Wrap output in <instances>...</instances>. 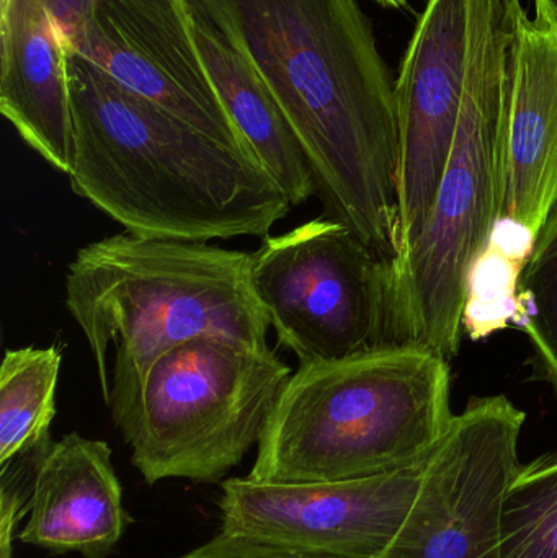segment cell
I'll return each instance as SVG.
<instances>
[{
	"mask_svg": "<svg viewBox=\"0 0 557 558\" xmlns=\"http://www.w3.org/2000/svg\"><path fill=\"white\" fill-rule=\"evenodd\" d=\"M520 0H468L463 101L453 147L421 232L395 267L399 344L453 360L468 279L504 215L502 146Z\"/></svg>",
	"mask_w": 557,
	"mask_h": 558,
	"instance_id": "cell-5",
	"label": "cell"
},
{
	"mask_svg": "<svg viewBox=\"0 0 557 558\" xmlns=\"http://www.w3.org/2000/svg\"><path fill=\"white\" fill-rule=\"evenodd\" d=\"M41 2L43 5L48 9V12L51 13L52 19H55V16L59 15V13H61L62 10L72 2V0H41Z\"/></svg>",
	"mask_w": 557,
	"mask_h": 558,
	"instance_id": "cell-23",
	"label": "cell"
},
{
	"mask_svg": "<svg viewBox=\"0 0 557 558\" xmlns=\"http://www.w3.org/2000/svg\"><path fill=\"white\" fill-rule=\"evenodd\" d=\"M500 558H557V451L517 469L500 511Z\"/></svg>",
	"mask_w": 557,
	"mask_h": 558,
	"instance_id": "cell-18",
	"label": "cell"
},
{
	"mask_svg": "<svg viewBox=\"0 0 557 558\" xmlns=\"http://www.w3.org/2000/svg\"><path fill=\"white\" fill-rule=\"evenodd\" d=\"M504 215L535 232L557 206V23L517 19L502 146Z\"/></svg>",
	"mask_w": 557,
	"mask_h": 558,
	"instance_id": "cell-12",
	"label": "cell"
},
{
	"mask_svg": "<svg viewBox=\"0 0 557 558\" xmlns=\"http://www.w3.org/2000/svg\"><path fill=\"white\" fill-rule=\"evenodd\" d=\"M130 523L110 446L69 433L43 458L19 539L49 553L105 558Z\"/></svg>",
	"mask_w": 557,
	"mask_h": 558,
	"instance_id": "cell-13",
	"label": "cell"
},
{
	"mask_svg": "<svg viewBox=\"0 0 557 558\" xmlns=\"http://www.w3.org/2000/svg\"><path fill=\"white\" fill-rule=\"evenodd\" d=\"M0 111L49 166L69 175L74 120L68 61L41 0H0Z\"/></svg>",
	"mask_w": 557,
	"mask_h": 558,
	"instance_id": "cell-14",
	"label": "cell"
},
{
	"mask_svg": "<svg viewBox=\"0 0 557 558\" xmlns=\"http://www.w3.org/2000/svg\"><path fill=\"white\" fill-rule=\"evenodd\" d=\"M468 0H428L395 84L399 258L421 232L444 177L463 101Z\"/></svg>",
	"mask_w": 557,
	"mask_h": 558,
	"instance_id": "cell-11",
	"label": "cell"
},
{
	"mask_svg": "<svg viewBox=\"0 0 557 558\" xmlns=\"http://www.w3.org/2000/svg\"><path fill=\"white\" fill-rule=\"evenodd\" d=\"M523 423L506 396L471 400L455 415L382 558H500V511L520 468Z\"/></svg>",
	"mask_w": 557,
	"mask_h": 558,
	"instance_id": "cell-8",
	"label": "cell"
},
{
	"mask_svg": "<svg viewBox=\"0 0 557 558\" xmlns=\"http://www.w3.org/2000/svg\"><path fill=\"white\" fill-rule=\"evenodd\" d=\"M179 558H339L304 549L294 544L254 536V534L222 531L208 543Z\"/></svg>",
	"mask_w": 557,
	"mask_h": 558,
	"instance_id": "cell-21",
	"label": "cell"
},
{
	"mask_svg": "<svg viewBox=\"0 0 557 558\" xmlns=\"http://www.w3.org/2000/svg\"><path fill=\"white\" fill-rule=\"evenodd\" d=\"M59 35L121 87L254 157L213 85L186 0H84Z\"/></svg>",
	"mask_w": 557,
	"mask_h": 558,
	"instance_id": "cell-9",
	"label": "cell"
},
{
	"mask_svg": "<svg viewBox=\"0 0 557 558\" xmlns=\"http://www.w3.org/2000/svg\"><path fill=\"white\" fill-rule=\"evenodd\" d=\"M252 284L278 343L300 364L399 344L392 265L336 219L264 238L252 254Z\"/></svg>",
	"mask_w": 557,
	"mask_h": 558,
	"instance_id": "cell-7",
	"label": "cell"
},
{
	"mask_svg": "<svg viewBox=\"0 0 557 558\" xmlns=\"http://www.w3.org/2000/svg\"><path fill=\"white\" fill-rule=\"evenodd\" d=\"M252 65L293 126L329 218L399 258L395 84L359 0H186Z\"/></svg>",
	"mask_w": 557,
	"mask_h": 558,
	"instance_id": "cell-1",
	"label": "cell"
},
{
	"mask_svg": "<svg viewBox=\"0 0 557 558\" xmlns=\"http://www.w3.org/2000/svg\"><path fill=\"white\" fill-rule=\"evenodd\" d=\"M431 454L401 471L353 481L265 484L229 478L219 500L221 530L339 558H382L417 498Z\"/></svg>",
	"mask_w": 557,
	"mask_h": 558,
	"instance_id": "cell-10",
	"label": "cell"
},
{
	"mask_svg": "<svg viewBox=\"0 0 557 558\" xmlns=\"http://www.w3.org/2000/svg\"><path fill=\"white\" fill-rule=\"evenodd\" d=\"M453 418L450 361L428 348L391 344L300 364L247 477L317 484L401 471L427 458Z\"/></svg>",
	"mask_w": 557,
	"mask_h": 558,
	"instance_id": "cell-4",
	"label": "cell"
},
{
	"mask_svg": "<svg viewBox=\"0 0 557 558\" xmlns=\"http://www.w3.org/2000/svg\"><path fill=\"white\" fill-rule=\"evenodd\" d=\"M535 13L557 23V0H535Z\"/></svg>",
	"mask_w": 557,
	"mask_h": 558,
	"instance_id": "cell-22",
	"label": "cell"
},
{
	"mask_svg": "<svg viewBox=\"0 0 557 558\" xmlns=\"http://www.w3.org/2000/svg\"><path fill=\"white\" fill-rule=\"evenodd\" d=\"M536 238L535 232L513 219L497 221L489 244L468 279L463 331L471 340H484L513 324L520 279Z\"/></svg>",
	"mask_w": 557,
	"mask_h": 558,
	"instance_id": "cell-17",
	"label": "cell"
},
{
	"mask_svg": "<svg viewBox=\"0 0 557 558\" xmlns=\"http://www.w3.org/2000/svg\"><path fill=\"white\" fill-rule=\"evenodd\" d=\"M513 325L529 338L540 376L557 393V206L520 279Z\"/></svg>",
	"mask_w": 557,
	"mask_h": 558,
	"instance_id": "cell-19",
	"label": "cell"
},
{
	"mask_svg": "<svg viewBox=\"0 0 557 558\" xmlns=\"http://www.w3.org/2000/svg\"><path fill=\"white\" fill-rule=\"evenodd\" d=\"M72 192L137 238H267L291 211L261 162L137 97L65 49Z\"/></svg>",
	"mask_w": 557,
	"mask_h": 558,
	"instance_id": "cell-2",
	"label": "cell"
},
{
	"mask_svg": "<svg viewBox=\"0 0 557 558\" xmlns=\"http://www.w3.org/2000/svg\"><path fill=\"white\" fill-rule=\"evenodd\" d=\"M382 5L389 7V9H402L408 3V0H376Z\"/></svg>",
	"mask_w": 557,
	"mask_h": 558,
	"instance_id": "cell-24",
	"label": "cell"
},
{
	"mask_svg": "<svg viewBox=\"0 0 557 558\" xmlns=\"http://www.w3.org/2000/svg\"><path fill=\"white\" fill-rule=\"evenodd\" d=\"M52 439L0 464V558H12L13 531L28 513L36 475Z\"/></svg>",
	"mask_w": 557,
	"mask_h": 558,
	"instance_id": "cell-20",
	"label": "cell"
},
{
	"mask_svg": "<svg viewBox=\"0 0 557 558\" xmlns=\"http://www.w3.org/2000/svg\"><path fill=\"white\" fill-rule=\"evenodd\" d=\"M61 363L56 344L5 351L0 366V464L51 439Z\"/></svg>",
	"mask_w": 557,
	"mask_h": 558,
	"instance_id": "cell-16",
	"label": "cell"
},
{
	"mask_svg": "<svg viewBox=\"0 0 557 558\" xmlns=\"http://www.w3.org/2000/svg\"><path fill=\"white\" fill-rule=\"evenodd\" d=\"M190 19L213 85L245 146L280 185L291 206L303 205L317 193L316 179L287 114L257 72L211 23L192 10Z\"/></svg>",
	"mask_w": 557,
	"mask_h": 558,
	"instance_id": "cell-15",
	"label": "cell"
},
{
	"mask_svg": "<svg viewBox=\"0 0 557 558\" xmlns=\"http://www.w3.org/2000/svg\"><path fill=\"white\" fill-rule=\"evenodd\" d=\"M65 308L81 327L113 423L140 399L153 364L199 335L267 350L270 320L252 284V254L208 242H90L65 275Z\"/></svg>",
	"mask_w": 557,
	"mask_h": 558,
	"instance_id": "cell-3",
	"label": "cell"
},
{
	"mask_svg": "<svg viewBox=\"0 0 557 558\" xmlns=\"http://www.w3.org/2000/svg\"><path fill=\"white\" fill-rule=\"evenodd\" d=\"M293 373L270 348L199 335L153 364L140 399L114 426L147 484H218L258 446Z\"/></svg>",
	"mask_w": 557,
	"mask_h": 558,
	"instance_id": "cell-6",
	"label": "cell"
}]
</instances>
